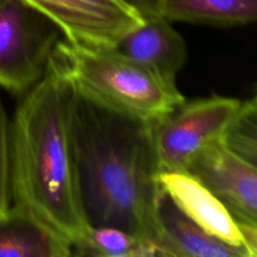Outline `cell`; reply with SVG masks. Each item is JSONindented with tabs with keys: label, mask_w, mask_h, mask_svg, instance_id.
<instances>
[{
	"label": "cell",
	"mask_w": 257,
	"mask_h": 257,
	"mask_svg": "<svg viewBox=\"0 0 257 257\" xmlns=\"http://www.w3.org/2000/svg\"><path fill=\"white\" fill-rule=\"evenodd\" d=\"M73 87V85H72ZM70 127L83 212L89 227H117L152 246L163 196L152 122L92 102L73 88Z\"/></svg>",
	"instance_id": "cell-1"
},
{
	"label": "cell",
	"mask_w": 257,
	"mask_h": 257,
	"mask_svg": "<svg viewBox=\"0 0 257 257\" xmlns=\"http://www.w3.org/2000/svg\"><path fill=\"white\" fill-rule=\"evenodd\" d=\"M73 87L50 57L42 79L20 95L10 119L12 206L73 251L90 227L80 201L70 127Z\"/></svg>",
	"instance_id": "cell-2"
},
{
	"label": "cell",
	"mask_w": 257,
	"mask_h": 257,
	"mask_svg": "<svg viewBox=\"0 0 257 257\" xmlns=\"http://www.w3.org/2000/svg\"><path fill=\"white\" fill-rule=\"evenodd\" d=\"M53 53L78 93L120 114L155 122L185 100L177 84L113 49L62 39Z\"/></svg>",
	"instance_id": "cell-3"
},
{
	"label": "cell",
	"mask_w": 257,
	"mask_h": 257,
	"mask_svg": "<svg viewBox=\"0 0 257 257\" xmlns=\"http://www.w3.org/2000/svg\"><path fill=\"white\" fill-rule=\"evenodd\" d=\"M62 39L43 13L22 0H0V88L24 94L42 79Z\"/></svg>",
	"instance_id": "cell-4"
},
{
	"label": "cell",
	"mask_w": 257,
	"mask_h": 257,
	"mask_svg": "<svg viewBox=\"0 0 257 257\" xmlns=\"http://www.w3.org/2000/svg\"><path fill=\"white\" fill-rule=\"evenodd\" d=\"M240 104V99L222 95L185 99L170 113L152 122L158 171H186L198 152L221 141Z\"/></svg>",
	"instance_id": "cell-5"
},
{
	"label": "cell",
	"mask_w": 257,
	"mask_h": 257,
	"mask_svg": "<svg viewBox=\"0 0 257 257\" xmlns=\"http://www.w3.org/2000/svg\"><path fill=\"white\" fill-rule=\"evenodd\" d=\"M43 13L73 44L110 48L142 18L120 0H22Z\"/></svg>",
	"instance_id": "cell-6"
},
{
	"label": "cell",
	"mask_w": 257,
	"mask_h": 257,
	"mask_svg": "<svg viewBox=\"0 0 257 257\" xmlns=\"http://www.w3.org/2000/svg\"><path fill=\"white\" fill-rule=\"evenodd\" d=\"M186 172L207 187L240 226L257 227V168L221 141L198 152Z\"/></svg>",
	"instance_id": "cell-7"
},
{
	"label": "cell",
	"mask_w": 257,
	"mask_h": 257,
	"mask_svg": "<svg viewBox=\"0 0 257 257\" xmlns=\"http://www.w3.org/2000/svg\"><path fill=\"white\" fill-rule=\"evenodd\" d=\"M162 192L181 212L203 231L227 245L242 248L248 257L241 226L222 202L186 171L160 172L157 176Z\"/></svg>",
	"instance_id": "cell-8"
},
{
	"label": "cell",
	"mask_w": 257,
	"mask_h": 257,
	"mask_svg": "<svg viewBox=\"0 0 257 257\" xmlns=\"http://www.w3.org/2000/svg\"><path fill=\"white\" fill-rule=\"evenodd\" d=\"M110 49L135 60L170 84L187 60V47L180 33L162 15L146 18Z\"/></svg>",
	"instance_id": "cell-9"
},
{
	"label": "cell",
	"mask_w": 257,
	"mask_h": 257,
	"mask_svg": "<svg viewBox=\"0 0 257 257\" xmlns=\"http://www.w3.org/2000/svg\"><path fill=\"white\" fill-rule=\"evenodd\" d=\"M158 257H248L245 250L208 235L163 193L158 203Z\"/></svg>",
	"instance_id": "cell-10"
},
{
	"label": "cell",
	"mask_w": 257,
	"mask_h": 257,
	"mask_svg": "<svg viewBox=\"0 0 257 257\" xmlns=\"http://www.w3.org/2000/svg\"><path fill=\"white\" fill-rule=\"evenodd\" d=\"M73 251L18 208L0 220V257H69Z\"/></svg>",
	"instance_id": "cell-11"
},
{
	"label": "cell",
	"mask_w": 257,
	"mask_h": 257,
	"mask_svg": "<svg viewBox=\"0 0 257 257\" xmlns=\"http://www.w3.org/2000/svg\"><path fill=\"white\" fill-rule=\"evenodd\" d=\"M162 17L171 23L242 27L256 22L257 0H163Z\"/></svg>",
	"instance_id": "cell-12"
},
{
	"label": "cell",
	"mask_w": 257,
	"mask_h": 257,
	"mask_svg": "<svg viewBox=\"0 0 257 257\" xmlns=\"http://www.w3.org/2000/svg\"><path fill=\"white\" fill-rule=\"evenodd\" d=\"M156 257L152 246L117 227H90L84 240L74 248V256Z\"/></svg>",
	"instance_id": "cell-13"
},
{
	"label": "cell",
	"mask_w": 257,
	"mask_h": 257,
	"mask_svg": "<svg viewBox=\"0 0 257 257\" xmlns=\"http://www.w3.org/2000/svg\"><path fill=\"white\" fill-rule=\"evenodd\" d=\"M221 143L247 162L257 166V103L256 97L241 102L221 137Z\"/></svg>",
	"instance_id": "cell-14"
},
{
	"label": "cell",
	"mask_w": 257,
	"mask_h": 257,
	"mask_svg": "<svg viewBox=\"0 0 257 257\" xmlns=\"http://www.w3.org/2000/svg\"><path fill=\"white\" fill-rule=\"evenodd\" d=\"M10 208V119L0 95V220L9 213Z\"/></svg>",
	"instance_id": "cell-15"
},
{
	"label": "cell",
	"mask_w": 257,
	"mask_h": 257,
	"mask_svg": "<svg viewBox=\"0 0 257 257\" xmlns=\"http://www.w3.org/2000/svg\"><path fill=\"white\" fill-rule=\"evenodd\" d=\"M135 10L142 19L162 15L163 0H120Z\"/></svg>",
	"instance_id": "cell-16"
}]
</instances>
